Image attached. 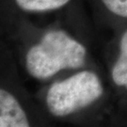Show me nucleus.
I'll list each match as a JSON object with an SVG mask.
<instances>
[{
	"instance_id": "obj_1",
	"label": "nucleus",
	"mask_w": 127,
	"mask_h": 127,
	"mask_svg": "<svg viewBox=\"0 0 127 127\" xmlns=\"http://www.w3.org/2000/svg\"><path fill=\"white\" fill-rule=\"evenodd\" d=\"M86 48L61 30L45 33L26 56V67L31 76L46 79L64 69L84 66Z\"/></svg>"
},
{
	"instance_id": "obj_2",
	"label": "nucleus",
	"mask_w": 127,
	"mask_h": 127,
	"mask_svg": "<svg viewBox=\"0 0 127 127\" xmlns=\"http://www.w3.org/2000/svg\"><path fill=\"white\" fill-rule=\"evenodd\" d=\"M103 91L99 77L92 72L83 71L54 83L47 91L46 104L51 114L64 117L94 103Z\"/></svg>"
},
{
	"instance_id": "obj_3",
	"label": "nucleus",
	"mask_w": 127,
	"mask_h": 127,
	"mask_svg": "<svg viewBox=\"0 0 127 127\" xmlns=\"http://www.w3.org/2000/svg\"><path fill=\"white\" fill-rule=\"evenodd\" d=\"M0 126L28 127L27 114L18 101L4 89L0 90Z\"/></svg>"
},
{
	"instance_id": "obj_4",
	"label": "nucleus",
	"mask_w": 127,
	"mask_h": 127,
	"mask_svg": "<svg viewBox=\"0 0 127 127\" xmlns=\"http://www.w3.org/2000/svg\"><path fill=\"white\" fill-rule=\"evenodd\" d=\"M112 79L117 86L127 89V30L121 40L120 56L112 69Z\"/></svg>"
},
{
	"instance_id": "obj_5",
	"label": "nucleus",
	"mask_w": 127,
	"mask_h": 127,
	"mask_svg": "<svg viewBox=\"0 0 127 127\" xmlns=\"http://www.w3.org/2000/svg\"><path fill=\"white\" fill-rule=\"evenodd\" d=\"M70 0H15L19 8L26 11L42 12L59 9Z\"/></svg>"
},
{
	"instance_id": "obj_6",
	"label": "nucleus",
	"mask_w": 127,
	"mask_h": 127,
	"mask_svg": "<svg viewBox=\"0 0 127 127\" xmlns=\"http://www.w3.org/2000/svg\"><path fill=\"white\" fill-rule=\"evenodd\" d=\"M110 12L127 18V0H102Z\"/></svg>"
}]
</instances>
